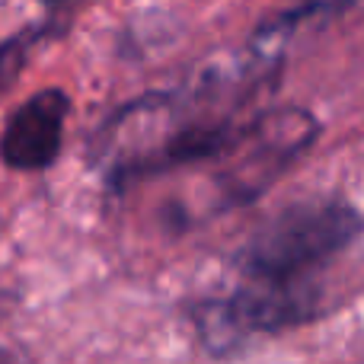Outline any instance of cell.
Returning <instances> with one entry per match:
<instances>
[{
	"instance_id": "cell-4",
	"label": "cell",
	"mask_w": 364,
	"mask_h": 364,
	"mask_svg": "<svg viewBox=\"0 0 364 364\" xmlns=\"http://www.w3.org/2000/svg\"><path fill=\"white\" fill-rule=\"evenodd\" d=\"M42 36L45 26H32V29H23L0 42V90H6L19 77V70L26 68V58H29V51L36 48Z\"/></svg>"
},
{
	"instance_id": "cell-5",
	"label": "cell",
	"mask_w": 364,
	"mask_h": 364,
	"mask_svg": "<svg viewBox=\"0 0 364 364\" xmlns=\"http://www.w3.org/2000/svg\"><path fill=\"white\" fill-rule=\"evenodd\" d=\"M42 4H48V6H55V4H61V0H42Z\"/></svg>"
},
{
	"instance_id": "cell-1",
	"label": "cell",
	"mask_w": 364,
	"mask_h": 364,
	"mask_svg": "<svg viewBox=\"0 0 364 364\" xmlns=\"http://www.w3.org/2000/svg\"><path fill=\"white\" fill-rule=\"evenodd\" d=\"M364 218L346 201H307L272 218L240 252V272L259 284H301L358 240Z\"/></svg>"
},
{
	"instance_id": "cell-3",
	"label": "cell",
	"mask_w": 364,
	"mask_h": 364,
	"mask_svg": "<svg viewBox=\"0 0 364 364\" xmlns=\"http://www.w3.org/2000/svg\"><path fill=\"white\" fill-rule=\"evenodd\" d=\"M240 134H243V132H240V128H233V125H227V122L195 125V128H188V132L176 134V138H173L164 151L144 157L141 164H128L125 170L119 173V182L151 176V173H164V170H173V166H182V164H198V160L224 157V154L240 141Z\"/></svg>"
},
{
	"instance_id": "cell-2",
	"label": "cell",
	"mask_w": 364,
	"mask_h": 364,
	"mask_svg": "<svg viewBox=\"0 0 364 364\" xmlns=\"http://www.w3.org/2000/svg\"><path fill=\"white\" fill-rule=\"evenodd\" d=\"M70 112V96L58 87L38 90L13 109L0 134V160L10 170L38 173L58 160L64 144V122Z\"/></svg>"
}]
</instances>
